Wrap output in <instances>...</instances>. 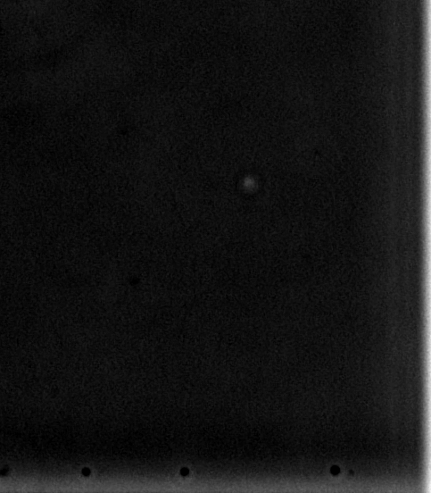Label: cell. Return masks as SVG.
<instances>
[{
    "mask_svg": "<svg viewBox=\"0 0 431 493\" xmlns=\"http://www.w3.org/2000/svg\"><path fill=\"white\" fill-rule=\"evenodd\" d=\"M330 472H331L332 474H334V475H335V474H338V473H339V467H338V466H333V467L331 468V470H330Z\"/></svg>",
    "mask_w": 431,
    "mask_h": 493,
    "instance_id": "cell-1",
    "label": "cell"
},
{
    "mask_svg": "<svg viewBox=\"0 0 431 493\" xmlns=\"http://www.w3.org/2000/svg\"><path fill=\"white\" fill-rule=\"evenodd\" d=\"M83 474H85V475H88V474H89V470H88V469H87V470H86V469H84Z\"/></svg>",
    "mask_w": 431,
    "mask_h": 493,
    "instance_id": "cell-3",
    "label": "cell"
},
{
    "mask_svg": "<svg viewBox=\"0 0 431 493\" xmlns=\"http://www.w3.org/2000/svg\"><path fill=\"white\" fill-rule=\"evenodd\" d=\"M189 473V470L188 469H182V475H187Z\"/></svg>",
    "mask_w": 431,
    "mask_h": 493,
    "instance_id": "cell-2",
    "label": "cell"
}]
</instances>
